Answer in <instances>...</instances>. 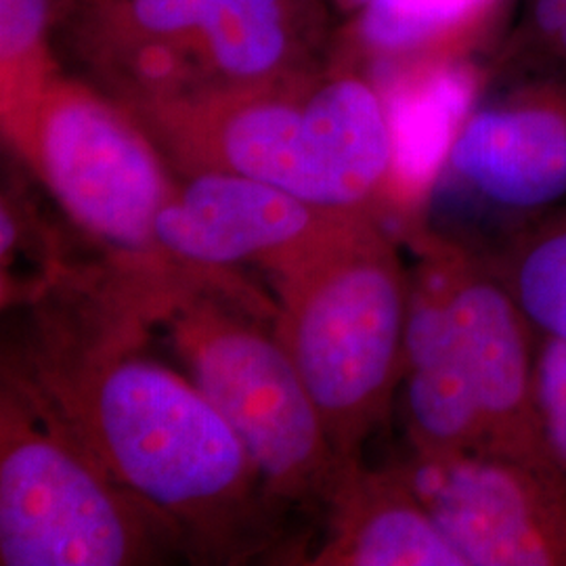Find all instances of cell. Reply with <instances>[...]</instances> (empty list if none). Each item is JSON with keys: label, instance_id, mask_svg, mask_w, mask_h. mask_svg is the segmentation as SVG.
Segmentation results:
<instances>
[{"label": "cell", "instance_id": "18", "mask_svg": "<svg viewBox=\"0 0 566 566\" xmlns=\"http://www.w3.org/2000/svg\"><path fill=\"white\" fill-rule=\"evenodd\" d=\"M537 403L547 449L566 483V340L539 334Z\"/></svg>", "mask_w": 566, "mask_h": 566}, {"label": "cell", "instance_id": "8", "mask_svg": "<svg viewBox=\"0 0 566 566\" xmlns=\"http://www.w3.org/2000/svg\"><path fill=\"white\" fill-rule=\"evenodd\" d=\"M474 105L447 151L446 175L510 223V235L566 203V76L506 72Z\"/></svg>", "mask_w": 566, "mask_h": 566}, {"label": "cell", "instance_id": "12", "mask_svg": "<svg viewBox=\"0 0 566 566\" xmlns=\"http://www.w3.org/2000/svg\"><path fill=\"white\" fill-rule=\"evenodd\" d=\"M416 250L399 385L411 447L418 460L483 453L485 426L453 315L447 240L418 233Z\"/></svg>", "mask_w": 566, "mask_h": 566}, {"label": "cell", "instance_id": "1", "mask_svg": "<svg viewBox=\"0 0 566 566\" xmlns=\"http://www.w3.org/2000/svg\"><path fill=\"white\" fill-rule=\"evenodd\" d=\"M185 172H231L343 212L397 196V143L385 93L329 60L283 81L130 109Z\"/></svg>", "mask_w": 566, "mask_h": 566}, {"label": "cell", "instance_id": "9", "mask_svg": "<svg viewBox=\"0 0 566 566\" xmlns=\"http://www.w3.org/2000/svg\"><path fill=\"white\" fill-rule=\"evenodd\" d=\"M405 472L465 566H566L560 476L489 451Z\"/></svg>", "mask_w": 566, "mask_h": 566}, {"label": "cell", "instance_id": "17", "mask_svg": "<svg viewBox=\"0 0 566 566\" xmlns=\"http://www.w3.org/2000/svg\"><path fill=\"white\" fill-rule=\"evenodd\" d=\"M493 67L495 74L537 70L566 76V0H516Z\"/></svg>", "mask_w": 566, "mask_h": 566}, {"label": "cell", "instance_id": "6", "mask_svg": "<svg viewBox=\"0 0 566 566\" xmlns=\"http://www.w3.org/2000/svg\"><path fill=\"white\" fill-rule=\"evenodd\" d=\"M166 304L191 382L238 432L266 495L329 500L353 462L336 455L277 329L206 301Z\"/></svg>", "mask_w": 566, "mask_h": 566}, {"label": "cell", "instance_id": "14", "mask_svg": "<svg viewBox=\"0 0 566 566\" xmlns=\"http://www.w3.org/2000/svg\"><path fill=\"white\" fill-rule=\"evenodd\" d=\"M514 0H371L348 18L329 60L369 74L422 61L474 55Z\"/></svg>", "mask_w": 566, "mask_h": 566}, {"label": "cell", "instance_id": "5", "mask_svg": "<svg viewBox=\"0 0 566 566\" xmlns=\"http://www.w3.org/2000/svg\"><path fill=\"white\" fill-rule=\"evenodd\" d=\"M15 388L2 392L0 565L126 566L154 556L149 521L51 409Z\"/></svg>", "mask_w": 566, "mask_h": 566}, {"label": "cell", "instance_id": "7", "mask_svg": "<svg viewBox=\"0 0 566 566\" xmlns=\"http://www.w3.org/2000/svg\"><path fill=\"white\" fill-rule=\"evenodd\" d=\"M2 122L74 223L122 254L163 256L154 229L177 181L160 147L120 102L55 74Z\"/></svg>", "mask_w": 566, "mask_h": 566}, {"label": "cell", "instance_id": "2", "mask_svg": "<svg viewBox=\"0 0 566 566\" xmlns=\"http://www.w3.org/2000/svg\"><path fill=\"white\" fill-rule=\"evenodd\" d=\"M55 371L63 422L163 523L217 549L242 546L256 531L263 481L191 378L109 344Z\"/></svg>", "mask_w": 566, "mask_h": 566}, {"label": "cell", "instance_id": "10", "mask_svg": "<svg viewBox=\"0 0 566 566\" xmlns=\"http://www.w3.org/2000/svg\"><path fill=\"white\" fill-rule=\"evenodd\" d=\"M447 259L453 315L485 426L486 451L560 476L537 403L539 332L491 259L451 240Z\"/></svg>", "mask_w": 566, "mask_h": 566}, {"label": "cell", "instance_id": "13", "mask_svg": "<svg viewBox=\"0 0 566 566\" xmlns=\"http://www.w3.org/2000/svg\"><path fill=\"white\" fill-rule=\"evenodd\" d=\"M334 535L322 565L465 566L432 518L407 472H369L357 462L346 468L329 497Z\"/></svg>", "mask_w": 566, "mask_h": 566}, {"label": "cell", "instance_id": "19", "mask_svg": "<svg viewBox=\"0 0 566 566\" xmlns=\"http://www.w3.org/2000/svg\"><path fill=\"white\" fill-rule=\"evenodd\" d=\"M371 0H332V4L338 9V13L344 18H353L359 13L364 7H367Z\"/></svg>", "mask_w": 566, "mask_h": 566}, {"label": "cell", "instance_id": "20", "mask_svg": "<svg viewBox=\"0 0 566 566\" xmlns=\"http://www.w3.org/2000/svg\"><path fill=\"white\" fill-rule=\"evenodd\" d=\"M65 2H70V0H61V4H65Z\"/></svg>", "mask_w": 566, "mask_h": 566}, {"label": "cell", "instance_id": "16", "mask_svg": "<svg viewBox=\"0 0 566 566\" xmlns=\"http://www.w3.org/2000/svg\"><path fill=\"white\" fill-rule=\"evenodd\" d=\"M57 21L60 0H0L2 120L60 74L51 53Z\"/></svg>", "mask_w": 566, "mask_h": 566}, {"label": "cell", "instance_id": "3", "mask_svg": "<svg viewBox=\"0 0 566 566\" xmlns=\"http://www.w3.org/2000/svg\"><path fill=\"white\" fill-rule=\"evenodd\" d=\"M273 275L277 336L336 455L355 462L401 385L411 273L378 214L357 212Z\"/></svg>", "mask_w": 566, "mask_h": 566}, {"label": "cell", "instance_id": "15", "mask_svg": "<svg viewBox=\"0 0 566 566\" xmlns=\"http://www.w3.org/2000/svg\"><path fill=\"white\" fill-rule=\"evenodd\" d=\"M491 261L535 329L566 340V203L512 233Z\"/></svg>", "mask_w": 566, "mask_h": 566}, {"label": "cell", "instance_id": "4", "mask_svg": "<svg viewBox=\"0 0 566 566\" xmlns=\"http://www.w3.org/2000/svg\"><path fill=\"white\" fill-rule=\"evenodd\" d=\"M60 21L128 109L296 76L327 42L322 0H70Z\"/></svg>", "mask_w": 566, "mask_h": 566}, {"label": "cell", "instance_id": "11", "mask_svg": "<svg viewBox=\"0 0 566 566\" xmlns=\"http://www.w3.org/2000/svg\"><path fill=\"white\" fill-rule=\"evenodd\" d=\"M182 177L156 219V243L163 256L203 269L252 263L275 273L357 214L231 172Z\"/></svg>", "mask_w": 566, "mask_h": 566}]
</instances>
